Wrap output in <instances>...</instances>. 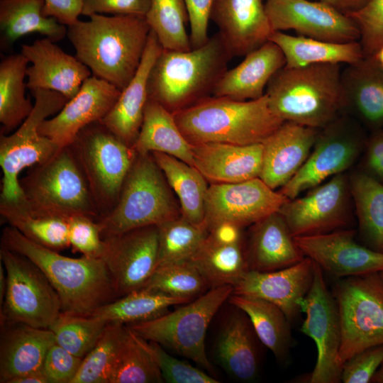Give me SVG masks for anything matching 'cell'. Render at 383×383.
<instances>
[{
  "label": "cell",
  "mask_w": 383,
  "mask_h": 383,
  "mask_svg": "<svg viewBox=\"0 0 383 383\" xmlns=\"http://www.w3.org/2000/svg\"><path fill=\"white\" fill-rule=\"evenodd\" d=\"M67 26L76 57L122 91L136 73L150 28L145 16L93 14Z\"/></svg>",
  "instance_id": "obj_1"
},
{
  "label": "cell",
  "mask_w": 383,
  "mask_h": 383,
  "mask_svg": "<svg viewBox=\"0 0 383 383\" xmlns=\"http://www.w3.org/2000/svg\"><path fill=\"white\" fill-rule=\"evenodd\" d=\"M1 246L24 255L45 274L57 293L62 311L89 316L118 298L111 274L101 258H73L40 245L8 226Z\"/></svg>",
  "instance_id": "obj_2"
},
{
  "label": "cell",
  "mask_w": 383,
  "mask_h": 383,
  "mask_svg": "<svg viewBox=\"0 0 383 383\" xmlns=\"http://www.w3.org/2000/svg\"><path fill=\"white\" fill-rule=\"evenodd\" d=\"M233 57L217 32L189 51L162 49L150 70L148 99L175 113L213 96Z\"/></svg>",
  "instance_id": "obj_3"
},
{
  "label": "cell",
  "mask_w": 383,
  "mask_h": 383,
  "mask_svg": "<svg viewBox=\"0 0 383 383\" xmlns=\"http://www.w3.org/2000/svg\"><path fill=\"white\" fill-rule=\"evenodd\" d=\"M340 64L283 67L267 84L272 111L284 121L322 129L345 111Z\"/></svg>",
  "instance_id": "obj_4"
},
{
  "label": "cell",
  "mask_w": 383,
  "mask_h": 383,
  "mask_svg": "<svg viewBox=\"0 0 383 383\" xmlns=\"http://www.w3.org/2000/svg\"><path fill=\"white\" fill-rule=\"evenodd\" d=\"M173 116L191 145L262 143L284 122L272 111L266 94L248 101L211 96Z\"/></svg>",
  "instance_id": "obj_5"
},
{
  "label": "cell",
  "mask_w": 383,
  "mask_h": 383,
  "mask_svg": "<svg viewBox=\"0 0 383 383\" xmlns=\"http://www.w3.org/2000/svg\"><path fill=\"white\" fill-rule=\"evenodd\" d=\"M180 216V206L152 153H137L116 206L97 221L104 238Z\"/></svg>",
  "instance_id": "obj_6"
},
{
  "label": "cell",
  "mask_w": 383,
  "mask_h": 383,
  "mask_svg": "<svg viewBox=\"0 0 383 383\" xmlns=\"http://www.w3.org/2000/svg\"><path fill=\"white\" fill-rule=\"evenodd\" d=\"M69 146L86 179L99 218L108 214L118 201L137 152L101 121L82 129Z\"/></svg>",
  "instance_id": "obj_7"
},
{
  "label": "cell",
  "mask_w": 383,
  "mask_h": 383,
  "mask_svg": "<svg viewBox=\"0 0 383 383\" xmlns=\"http://www.w3.org/2000/svg\"><path fill=\"white\" fill-rule=\"evenodd\" d=\"M233 289L231 285L211 288L172 312L126 326L143 339L157 343L212 372L206 353V333L212 318Z\"/></svg>",
  "instance_id": "obj_8"
},
{
  "label": "cell",
  "mask_w": 383,
  "mask_h": 383,
  "mask_svg": "<svg viewBox=\"0 0 383 383\" xmlns=\"http://www.w3.org/2000/svg\"><path fill=\"white\" fill-rule=\"evenodd\" d=\"M31 167L19 184L33 207L67 218L85 215L99 219L87 182L70 146Z\"/></svg>",
  "instance_id": "obj_9"
},
{
  "label": "cell",
  "mask_w": 383,
  "mask_h": 383,
  "mask_svg": "<svg viewBox=\"0 0 383 383\" xmlns=\"http://www.w3.org/2000/svg\"><path fill=\"white\" fill-rule=\"evenodd\" d=\"M34 106L26 119L12 134H0V165L3 177L0 200L17 201L23 194L18 175L26 167L42 163L60 148L39 132L40 124L57 113L68 99L47 89L30 90Z\"/></svg>",
  "instance_id": "obj_10"
},
{
  "label": "cell",
  "mask_w": 383,
  "mask_h": 383,
  "mask_svg": "<svg viewBox=\"0 0 383 383\" xmlns=\"http://www.w3.org/2000/svg\"><path fill=\"white\" fill-rule=\"evenodd\" d=\"M341 326L338 363L383 344V280L379 272L340 278L332 292Z\"/></svg>",
  "instance_id": "obj_11"
},
{
  "label": "cell",
  "mask_w": 383,
  "mask_h": 383,
  "mask_svg": "<svg viewBox=\"0 0 383 383\" xmlns=\"http://www.w3.org/2000/svg\"><path fill=\"white\" fill-rule=\"evenodd\" d=\"M0 259L6 274L0 322L49 328L62 312V304L48 279L28 257L1 246Z\"/></svg>",
  "instance_id": "obj_12"
},
{
  "label": "cell",
  "mask_w": 383,
  "mask_h": 383,
  "mask_svg": "<svg viewBox=\"0 0 383 383\" xmlns=\"http://www.w3.org/2000/svg\"><path fill=\"white\" fill-rule=\"evenodd\" d=\"M367 139L353 118L340 116L320 129L312 150L299 170L279 192L289 199L350 168Z\"/></svg>",
  "instance_id": "obj_13"
},
{
  "label": "cell",
  "mask_w": 383,
  "mask_h": 383,
  "mask_svg": "<svg viewBox=\"0 0 383 383\" xmlns=\"http://www.w3.org/2000/svg\"><path fill=\"white\" fill-rule=\"evenodd\" d=\"M353 203L349 176L336 174L306 195L288 199L278 212L294 237L314 235L349 228Z\"/></svg>",
  "instance_id": "obj_14"
},
{
  "label": "cell",
  "mask_w": 383,
  "mask_h": 383,
  "mask_svg": "<svg viewBox=\"0 0 383 383\" xmlns=\"http://www.w3.org/2000/svg\"><path fill=\"white\" fill-rule=\"evenodd\" d=\"M306 318L301 331L311 338L317 348V360L309 378L310 383H339L342 367L338 363L341 326L338 305L328 290L323 272L315 262L311 287L301 302Z\"/></svg>",
  "instance_id": "obj_15"
},
{
  "label": "cell",
  "mask_w": 383,
  "mask_h": 383,
  "mask_svg": "<svg viewBox=\"0 0 383 383\" xmlns=\"http://www.w3.org/2000/svg\"><path fill=\"white\" fill-rule=\"evenodd\" d=\"M289 199L269 187L260 178L211 184L209 187L204 225L208 229L231 223L243 228L277 212Z\"/></svg>",
  "instance_id": "obj_16"
},
{
  "label": "cell",
  "mask_w": 383,
  "mask_h": 383,
  "mask_svg": "<svg viewBox=\"0 0 383 383\" xmlns=\"http://www.w3.org/2000/svg\"><path fill=\"white\" fill-rule=\"evenodd\" d=\"M103 239L101 259L118 298L142 288L158 265L157 226H144Z\"/></svg>",
  "instance_id": "obj_17"
},
{
  "label": "cell",
  "mask_w": 383,
  "mask_h": 383,
  "mask_svg": "<svg viewBox=\"0 0 383 383\" xmlns=\"http://www.w3.org/2000/svg\"><path fill=\"white\" fill-rule=\"evenodd\" d=\"M273 31L294 30L299 35L333 43L359 41L355 21L330 5L311 0H265Z\"/></svg>",
  "instance_id": "obj_18"
},
{
  "label": "cell",
  "mask_w": 383,
  "mask_h": 383,
  "mask_svg": "<svg viewBox=\"0 0 383 383\" xmlns=\"http://www.w3.org/2000/svg\"><path fill=\"white\" fill-rule=\"evenodd\" d=\"M355 233V230L344 228L294 237V241L305 257L336 278L383 272V252L357 243Z\"/></svg>",
  "instance_id": "obj_19"
},
{
  "label": "cell",
  "mask_w": 383,
  "mask_h": 383,
  "mask_svg": "<svg viewBox=\"0 0 383 383\" xmlns=\"http://www.w3.org/2000/svg\"><path fill=\"white\" fill-rule=\"evenodd\" d=\"M121 92L111 83L91 75L57 113L40 124L39 132L60 148L69 146L82 129L108 114Z\"/></svg>",
  "instance_id": "obj_20"
},
{
  "label": "cell",
  "mask_w": 383,
  "mask_h": 383,
  "mask_svg": "<svg viewBox=\"0 0 383 383\" xmlns=\"http://www.w3.org/2000/svg\"><path fill=\"white\" fill-rule=\"evenodd\" d=\"M315 262L305 257L299 262L272 272L248 270L233 286V293L256 297L279 307L290 322L301 311V302L313 279Z\"/></svg>",
  "instance_id": "obj_21"
},
{
  "label": "cell",
  "mask_w": 383,
  "mask_h": 383,
  "mask_svg": "<svg viewBox=\"0 0 383 383\" xmlns=\"http://www.w3.org/2000/svg\"><path fill=\"white\" fill-rule=\"evenodd\" d=\"M21 52L31 63L26 70V85L30 90L57 91L69 100L92 75L91 70L75 55L64 52L47 38L22 45Z\"/></svg>",
  "instance_id": "obj_22"
},
{
  "label": "cell",
  "mask_w": 383,
  "mask_h": 383,
  "mask_svg": "<svg viewBox=\"0 0 383 383\" xmlns=\"http://www.w3.org/2000/svg\"><path fill=\"white\" fill-rule=\"evenodd\" d=\"M211 20L232 56H245L274 32L262 0H214Z\"/></svg>",
  "instance_id": "obj_23"
},
{
  "label": "cell",
  "mask_w": 383,
  "mask_h": 383,
  "mask_svg": "<svg viewBox=\"0 0 383 383\" xmlns=\"http://www.w3.org/2000/svg\"><path fill=\"white\" fill-rule=\"evenodd\" d=\"M242 229L231 223L211 228L191 258L210 289L233 287L249 270Z\"/></svg>",
  "instance_id": "obj_24"
},
{
  "label": "cell",
  "mask_w": 383,
  "mask_h": 383,
  "mask_svg": "<svg viewBox=\"0 0 383 383\" xmlns=\"http://www.w3.org/2000/svg\"><path fill=\"white\" fill-rule=\"evenodd\" d=\"M318 131L284 121L262 143V166L259 178L274 190L286 184L309 157Z\"/></svg>",
  "instance_id": "obj_25"
},
{
  "label": "cell",
  "mask_w": 383,
  "mask_h": 383,
  "mask_svg": "<svg viewBox=\"0 0 383 383\" xmlns=\"http://www.w3.org/2000/svg\"><path fill=\"white\" fill-rule=\"evenodd\" d=\"M192 151L194 167L211 184L248 181L262 170V143H204L192 145Z\"/></svg>",
  "instance_id": "obj_26"
},
{
  "label": "cell",
  "mask_w": 383,
  "mask_h": 383,
  "mask_svg": "<svg viewBox=\"0 0 383 383\" xmlns=\"http://www.w3.org/2000/svg\"><path fill=\"white\" fill-rule=\"evenodd\" d=\"M162 49L155 34L150 30L136 73L121 91L112 109L101 121L120 140L131 147L135 142L142 126L148 99L149 74Z\"/></svg>",
  "instance_id": "obj_27"
},
{
  "label": "cell",
  "mask_w": 383,
  "mask_h": 383,
  "mask_svg": "<svg viewBox=\"0 0 383 383\" xmlns=\"http://www.w3.org/2000/svg\"><path fill=\"white\" fill-rule=\"evenodd\" d=\"M0 323V382L9 383L16 377L42 370L45 355L55 343L53 332L22 323Z\"/></svg>",
  "instance_id": "obj_28"
},
{
  "label": "cell",
  "mask_w": 383,
  "mask_h": 383,
  "mask_svg": "<svg viewBox=\"0 0 383 383\" xmlns=\"http://www.w3.org/2000/svg\"><path fill=\"white\" fill-rule=\"evenodd\" d=\"M285 64L280 48L268 40L246 55L237 66L227 70L218 82L213 96L238 101L260 99L265 94L271 78Z\"/></svg>",
  "instance_id": "obj_29"
},
{
  "label": "cell",
  "mask_w": 383,
  "mask_h": 383,
  "mask_svg": "<svg viewBox=\"0 0 383 383\" xmlns=\"http://www.w3.org/2000/svg\"><path fill=\"white\" fill-rule=\"evenodd\" d=\"M245 250L249 270L258 272L287 268L305 257L278 211L250 226Z\"/></svg>",
  "instance_id": "obj_30"
},
{
  "label": "cell",
  "mask_w": 383,
  "mask_h": 383,
  "mask_svg": "<svg viewBox=\"0 0 383 383\" xmlns=\"http://www.w3.org/2000/svg\"><path fill=\"white\" fill-rule=\"evenodd\" d=\"M235 308L218 334L215 355L218 364L230 375L248 382L258 373L261 342L247 314Z\"/></svg>",
  "instance_id": "obj_31"
},
{
  "label": "cell",
  "mask_w": 383,
  "mask_h": 383,
  "mask_svg": "<svg viewBox=\"0 0 383 383\" xmlns=\"http://www.w3.org/2000/svg\"><path fill=\"white\" fill-rule=\"evenodd\" d=\"M345 111L350 109L373 131L383 126V68L374 56L348 65L341 73Z\"/></svg>",
  "instance_id": "obj_32"
},
{
  "label": "cell",
  "mask_w": 383,
  "mask_h": 383,
  "mask_svg": "<svg viewBox=\"0 0 383 383\" xmlns=\"http://www.w3.org/2000/svg\"><path fill=\"white\" fill-rule=\"evenodd\" d=\"M45 0H0V45L8 49L19 38L39 33L56 43L67 33V27L44 14Z\"/></svg>",
  "instance_id": "obj_33"
},
{
  "label": "cell",
  "mask_w": 383,
  "mask_h": 383,
  "mask_svg": "<svg viewBox=\"0 0 383 383\" xmlns=\"http://www.w3.org/2000/svg\"><path fill=\"white\" fill-rule=\"evenodd\" d=\"M132 148L138 154L163 152L194 166L192 145L179 130L173 113L149 99L139 134Z\"/></svg>",
  "instance_id": "obj_34"
},
{
  "label": "cell",
  "mask_w": 383,
  "mask_h": 383,
  "mask_svg": "<svg viewBox=\"0 0 383 383\" xmlns=\"http://www.w3.org/2000/svg\"><path fill=\"white\" fill-rule=\"evenodd\" d=\"M0 213L9 226L40 245L58 252L70 246L68 218L37 209L24 196L0 200Z\"/></svg>",
  "instance_id": "obj_35"
},
{
  "label": "cell",
  "mask_w": 383,
  "mask_h": 383,
  "mask_svg": "<svg viewBox=\"0 0 383 383\" xmlns=\"http://www.w3.org/2000/svg\"><path fill=\"white\" fill-rule=\"evenodd\" d=\"M270 40L280 48L286 60L285 67L289 68L323 63L351 65L365 57L359 41L333 43L283 31H274Z\"/></svg>",
  "instance_id": "obj_36"
},
{
  "label": "cell",
  "mask_w": 383,
  "mask_h": 383,
  "mask_svg": "<svg viewBox=\"0 0 383 383\" xmlns=\"http://www.w3.org/2000/svg\"><path fill=\"white\" fill-rule=\"evenodd\" d=\"M229 302L248 316L262 344L280 362L289 357L292 343L290 321L284 311L266 300L232 294Z\"/></svg>",
  "instance_id": "obj_37"
},
{
  "label": "cell",
  "mask_w": 383,
  "mask_h": 383,
  "mask_svg": "<svg viewBox=\"0 0 383 383\" xmlns=\"http://www.w3.org/2000/svg\"><path fill=\"white\" fill-rule=\"evenodd\" d=\"M152 155L179 199L181 216L192 223L204 224L207 180L196 167L174 156L159 152Z\"/></svg>",
  "instance_id": "obj_38"
},
{
  "label": "cell",
  "mask_w": 383,
  "mask_h": 383,
  "mask_svg": "<svg viewBox=\"0 0 383 383\" xmlns=\"http://www.w3.org/2000/svg\"><path fill=\"white\" fill-rule=\"evenodd\" d=\"M348 176L360 236L367 247L383 252V184L362 170Z\"/></svg>",
  "instance_id": "obj_39"
},
{
  "label": "cell",
  "mask_w": 383,
  "mask_h": 383,
  "mask_svg": "<svg viewBox=\"0 0 383 383\" xmlns=\"http://www.w3.org/2000/svg\"><path fill=\"white\" fill-rule=\"evenodd\" d=\"M29 62L21 53L9 55L0 63L1 133L17 129L31 113L34 104L26 97L25 78Z\"/></svg>",
  "instance_id": "obj_40"
},
{
  "label": "cell",
  "mask_w": 383,
  "mask_h": 383,
  "mask_svg": "<svg viewBox=\"0 0 383 383\" xmlns=\"http://www.w3.org/2000/svg\"><path fill=\"white\" fill-rule=\"evenodd\" d=\"M187 300L141 288L96 309L91 314L107 322L129 325L152 319Z\"/></svg>",
  "instance_id": "obj_41"
},
{
  "label": "cell",
  "mask_w": 383,
  "mask_h": 383,
  "mask_svg": "<svg viewBox=\"0 0 383 383\" xmlns=\"http://www.w3.org/2000/svg\"><path fill=\"white\" fill-rule=\"evenodd\" d=\"M127 332L126 325L108 323L71 383H110Z\"/></svg>",
  "instance_id": "obj_42"
},
{
  "label": "cell",
  "mask_w": 383,
  "mask_h": 383,
  "mask_svg": "<svg viewBox=\"0 0 383 383\" xmlns=\"http://www.w3.org/2000/svg\"><path fill=\"white\" fill-rule=\"evenodd\" d=\"M145 18L163 49H192L186 30L189 15L184 0H152Z\"/></svg>",
  "instance_id": "obj_43"
},
{
  "label": "cell",
  "mask_w": 383,
  "mask_h": 383,
  "mask_svg": "<svg viewBox=\"0 0 383 383\" xmlns=\"http://www.w3.org/2000/svg\"><path fill=\"white\" fill-rule=\"evenodd\" d=\"M157 226L159 234L157 267L190 260L209 233L204 224L192 223L182 216Z\"/></svg>",
  "instance_id": "obj_44"
},
{
  "label": "cell",
  "mask_w": 383,
  "mask_h": 383,
  "mask_svg": "<svg viewBox=\"0 0 383 383\" xmlns=\"http://www.w3.org/2000/svg\"><path fill=\"white\" fill-rule=\"evenodd\" d=\"M162 382L160 370L148 349V341L128 326V332L110 383Z\"/></svg>",
  "instance_id": "obj_45"
},
{
  "label": "cell",
  "mask_w": 383,
  "mask_h": 383,
  "mask_svg": "<svg viewBox=\"0 0 383 383\" xmlns=\"http://www.w3.org/2000/svg\"><path fill=\"white\" fill-rule=\"evenodd\" d=\"M142 288L188 301L210 289L204 276L190 260L158 266Z\"/></svg>",
  "instance_id": "obj_46"
},
{
  "label": "cell",
  "mask_w": 383,
  "mask_h": 383,
  "mask_svg": "<svg viewBox=\"0 0 383 383\" xmlns=\"http://www.w3.org/2000/svg\"><path fill=\"white\" fill-rule=\"evenodd\" d=\"M107 324L91 315L62 311L49 328L55 335L56 343L84 358L96 345Z\"/></svg>",
  "instance_id": "obj_47"
},
{
  "label": "cell",
  "mask_w": 383,
  "mask_h": 383,
  "mask_svg": "<svg viewBox=\"0 0 383 383\" xmlns=\"http://www.w3.org/2000/svg\"><path fill=\"white\" fill-rule=\"evenodd\" d=\"M348 16L359 28L364 57L373 55L383 45V0H367L359 10Z\"/></svg>",
  "instance_id": "obj_48"
},
{
  "label": "cell",
  "mask_w": 383,
  "mask_h": 383,
  "mask_svg": "<svg viewBox=\"0 0 383 383\" xmlns=\"http://www.w3.org/2000/svg\"><path fill=\"white\" fill-rule=\"evenodd\" d=\"M148 347L160 370L164 382L168 383L218 382L216 379L203 370L170 355L157 343L148 341Z\"/></svg>",
  "instance_id": "obj_49"
},
{
  "label": "cell",
  "mask_w": 383,
  "mask_h": 383,
  "mask_svg": "<svg viewBox=\"0 0 383 383\" xmlns=\"http://www.w3.org/2000/svg\"><path fill=\"white\" fill-rule=\"evenodd\" d=\"M68 238L73 252L91 258H101L104 241L96 219L75 215L68 218Z\"/></svg>",
  "instance_id": "obj_50"
},
{
  "label": "cell",
  "mask_w": 383,
  "mask_h": 383,
  "mask_svg": "<svg viewBox=\"0 0 383 383\" xmlns=\"http://www.w3.org/2000/svg\"><path fill=\"white\" fill-rule=\"evenodd\" d=\"M383 363V344L366 348L347 360L343 365L341 382L367 383Z\"/></svg>",
  "instance_id": "obj_51"
},
{
  "label": "cell",
  "mask_w": 383,
  "mask_h": 383,
  "mask_svg": "<svg viewBox=\"0 0 383 383\" xmlns=\"http://www.w3.org/2000/svg\"><path fill=\"white\" fill-rule=\"evenodd\" d=\"M82 359L55 343L45 355L42 370L50 383H71Z\"/></svg>",
  "instance_id": "obj_52"
},
{
  "label": "cell",
  "mask_w": 383,
  "mask_h": 383,
  "mask_svg": "<svg viewBox=\"0 0 383 383\" xmlns=\"http://www.w3.org/2000/svg\"><path fill=\"white\" fill-rule=\"evenodd\" d=\"M152 0H83L82 14L145 16Z\"/></svg>",
  "instance_id": "obj_53"
},
{
  "label": "cell",
  "mask_w": 383,
  "mask_h": 383,
  "mask_svg": "<svg viewBox=\"0 0 383 383\" xmlns=\"http://www.w3.org/2000/svg\"><path fill=\"white\" fill-rule=\"evenodd\" d=\"M190 25V42L196 48L209 40L208 28L214 0H184Z\"/></svg>",
  "instance_id": "obj_54"
},
{
  "label": "cell",
  "mask_w": 383,
  "mask_h": 383,
  "mask_svg": "<svg viewBox=\"0 0 383 383\" xmlns=\"http://www.w3.org/2000/svg\"><path fill=\"white\" fill-rule=\"evenodd\" d=\"M365 150L363 170L383 184V129L373 131Z\"/></svg>",
  "instance_id": "obj_55"
},
{
  "label": "cell",
  "mask_w": 383,
  "mask_h": 383,
  "mask_svg": "<svg viewBox=\"0 0 383 383\" xmlns=\"http://www.w3.org/2000/svg\"><path fill=\"white\" fill-rule=\"evenodd\" d=\"M44 14L70 26L79 20L83 0H45Z\"/></svg>",
  "instance_id": "obj_56"
},
{
  "label": "cell",
  "mask_w": 383,
  "mask_h": 383,
  "mask_svg": "<svg viewBox=\"0 0 383 383\" xmlns=\"http://www.w3.org/2000/svg\"><path fill=\"white\" fill-rule=\"evenodd\" d=\"M324 2L343 13L348 15L362 7L367 0H318Z\"/></svg>",
  "instance_id": "obj_57"
},
{
  "label": "cell",
  "mask_w": 383,
  "mask_h": 383,
  "mask_svg": "<svg viewBox=\"0 0 383 383\" xmlns=\"http://www.w3.org/2000/svg\"><path fill=\"white\" fill-rule=\"evenodd\" d=\"M9 383H50L43 370L33 371L12 379Z\"/></svg>",
  "instance_id": "obj_58"
},
{
  "label": "cell",
  "mask_w": 383,
  "mask_h": 383,
  "mask_svg": "<svg viewBox=\"0 0 383 383\" xmlns=\"http://www.w3.org/2000/svg\"><path fill=\"white\" fill-rule=\"evenodd\" d=\"M6 290V274L2 262H0V306L4 303Z\"/></svg>",
  "instance_id": "obj_59"
},
{
  "label": "cell",
  "mask_w": 383,
  "mask_h": 383,
  "mask_svg": "<svg viewBox=\"0 0 383 383\" xmlns=\"http://www.w3.org/2000/svg\"><path fill=\"white\" fill-rule=\"evenodd\" d=\"M371 382L383 383V363L374 374Z\"/></svg>",
  "instance_id": "obj_60"
},
{
  "label": "cell",
  "mask_w": 383,
  "mask_h": 383,
  "mask_svg": "<svg viewBox=\"0 0 383 383\" xmlns=\"http://www.w3.org/2000/svg\"><path fill=\"white\" fill-rule=\"evenodd\" d=\"M377 63L383 68V45L373 55Z\"/></svg>",
  "instance_id": "obj_61"
},
{
  "label": "cell",
  "mask_w": 383,
  "mask_h": 383,
  "mask_svg": "<svg viewBox=\"0 0 383 383\" xmlns=\"http://www.w3.org/2000/svg\"><path fill=\"white\" fill-rule=\"evenodd\" d=\"M379 273H380L381 277H382V280H383V272H379Z\"/></svg>",
  "instance_id": "obj_62"
}]
</instances>
